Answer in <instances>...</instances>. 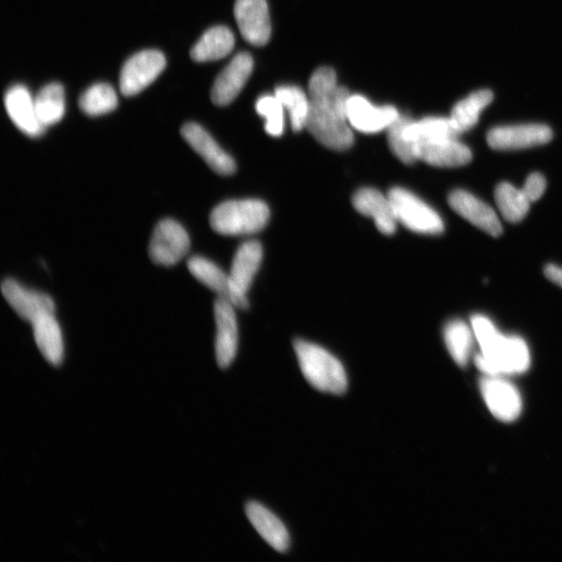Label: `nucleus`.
I'll return each instance as SVG.
<instances>
[{"label":"nucleus","mask_w":562,"mask_h":562,"mask_svg":"<svg viewBox=\"0 0 562 562\" xmlns=\"http://www.w3.org/2000/svg\"><path fill=\"white\" fill-rule=\"evenodd\" d=\"M309 92L310 113L306 129L320 144L331 150L349 149L354 143L347 118L351 94L345 87L338 86L335 70L322 67L315 71Z\"/></svg>","instance_id":"nucleus-1"},{"label":"nucleus","mask_w":562,"mask_h":562,"mask_svg":"<svg viewBox=\"0 0 562 562\" xmlns=\"http://www.w3.org/2000/svg\"><path fill=\"white\" fill-rule=\"evenodd\" d=\"M471 323L481 349L475 357V363L484 375H519L529 369L530 352L523 339L503 336L493 322L484 316H474Z\"/></svg>","instance_id":"nucleus-2"},{"label":"nucleus","mask_w":562,"mask_h":562,"mask_svg":"<svg viewBox=\"0 0 562 562\" xmlns=\"http://www.w3.org/2000/svg\"><path fill=\"white\" fill-rule=\"evenodd\" d=\"M294 349L300 370L312 387L335 395H343L347 391V373L335 355L303 340H296Z\"/></svg>","instance_id":"nucleus-3"},{"label":"nucleus","mask_w":562,"mask_h":562,"mask_svg":"<svg viewBox=\"0 0 562 562\" xmlns=\"http://www.w3.org/2000/svg\"><path fill=\"white\" fill-rule=\"evenodd\" d=\"M270 219L267 204L259 199L229 200L211 214L214 231L223 236H248L265 228Z\"/></svg>","instance_id":"nucleus-4"},{"label":"nucleus","mask_w":562,"mask_h":562,"mask_svg":"<svg viewBox=\"0 0 562 562\" xmlns=\"http://www.w3.org/2000/svg\"><path fill=\"white\" fill-rule=\"evenodd\" d=\"M388 195L397 221L406 228L422 235H440L444 232L440 215L411 191L393 188Z\"/></svg>","instance_id":"nucleus-5"},{"label":"nucleus","mask_w":562,"mask_h":562,"mask_svg":"<svg viewBox=\"0 0 562 562\" xmlns=\"http://www.w3.org/2000/svg\"><path fill=\"white\" fill-rule=\"evenodd\" d=\"M191 246L186 229L178 222L165 219L155 228L149 245V257L153 263L171 267L180 263Z\"/></svg>","instance_id":"nucleus-6"},{"label":"nucleus","mask_w":562,"mask_h":562,"mask_svg":"<svg viewBox=\"0 0 562 562\" xmlns=\"http://www.w3.org/2000/svg\"><path fill=\"white\" fill-rule=\"evenodd\" d=\"M166 64V58L159 50H144L134 55L121 70V93L127 97L139 94L159 78Z\"/></svg>","instance_id":"nucleus-7"},{"label":"nucleus","mask_w":562,"mask_h":562,"mask_svg":"<svg viewBox=\"0 0 562 562\" xmlns=\"http://www.w3.org/2000/svg\"><path fill=\"white\" fill-rule=\"evenodd\" d=\"M263 260V247L258 241L243 243L237 250L229 278L233 290V304L236 309H248L247 294L252 281L259 272Z\"/></svg>","instance_id":"nucleus-8"},{"label":"nucleus","mask_w":562,"mask_h":562,"mask_svg":"<svg viewBox=\"0 0 562 562\" xmlns=\"http://www.w3.org/2000/svg\"><path fill=\"white\" fill-rule=\"evenodd\" d=\"M480 391L490 412L502 422L516 421L523 408L521 395L517 388L503 376H488L480 381Z\"/></svg>","instance_id":"nucleus-9"},{"label":"nucleus","mask_w":562,"mask_h":562,"mask_svg":"<svg viewBox=\"0 0 562 562\" xmlns=\"http://www.w3.org/2000/svg\"><path fill=\"white\" fill-rule=\"evenodd\" d=\"M552 130L544 124L499 126L488 134L489 145L496 150H519L549 143Z\"/></svg>","instance_id":"nucleus-10"},{"label":"nucleus","mask_w":562,"mask_h":562,"mask_svg":"<svg viewBox=\"0 0 562 562\" xmlns=\"http://www.w3.org/2000/svg\"><path fill=\"white\" fill-rule=\"evenodd\" d=\"M236 306L227 299L218 297L214 304L217 325L216 357L222 369L232 365L238 351L239 327Z\"/></svg>","instance_id":"nucleus-11"},{"label":"nucleus","mask_w":562,"mask_h":562,"mask_svg":"<svg viewBox=\"0 0 562 562\" xmlns=\"http://www.w3.org/2000/svg\"><path fill=\"white\" fill-rule=\"evenodd\" d=\"M2 292L11 308L25 321L34 323L42 316L55 314L56 305L53 298L27 289L12 278L3 281Z\"/></svg>","instance_id":"nucleus-12"},{"label":"nucleus","mask_w":562,"mask_h":562,"mask_svg":"<svg viewBox=\"0 0 562 562\" xmlns=\"http://www.w3.org/2000/svg\"><path fill=\"white\" fill-rule=\"evenodd\" d=\"M235 17L247 42L264 46L270 41L272 27L267 0H237Z\"/></svg>","instance_id":"nucleus-13"},{"label":"nucleus","mask_w":562,"mask_h":562,"mask_svg":"<svg viewBox=\"0 0 562 562\" xmlns=\"http://www.w3.org/2000/svg\"><path fill=\"white\" fill-rule=\"evenodd\" d=\"M399 115L394 107H375L362 95H351L348 100V121L352 129L364 134L388 130Z\"/></svg>","instance_id":"nucleus-14"},{"label":"nucleus","mask_w":562,"mask_h":562,"mask_svg":"<svg viewBox=\"0 0 562 562\" xmlns=\"http://www.w3.org/2000/svg\"><path fill=\"white\" fill-rule=\"evenodd\" d=\"M182 136L198 155L220 175H232L237 166L214 138L197 123L190 122L183 126Z\"/></svg>","instance_id":"nucleus-15"},{"label":"nucleus","mask_w":562,"mask_h":562,"mask_svg":"<svg viewBox=\"0 0 562 562\" xmlns=\"http://www.w3.org/2000/svg\"><path fill=\"white\" fill-rule=\"evenodd\" d=\"M254 62L247 53L238 54L219 74L211 97L216 106L231 105L245 87L253 71Z\"/></svg>","instance_id":"nucleus-16"},{"label":"nucleus","mask_w":562,"mask_h":562,"mask_svg":"<svg viewBox=\"0 0 562 562\" xmlns=\"http://www.w3.org/2000/svg\"><path fill=\"white\" fill-rule=\"evenodd\" d=\"M450 207L463 218L492 237L503 233L502 224L495 211L474 195L463 190L453 191L448 198Z\"/></svg>","instance_id":"nucleus-17"},{"label":"nucleus","mask_w":562,"mask_h":562,"mask_svg":"<svg viewBox=\"0 0 562 562\" xmlns=\"http://www.w3.org/2000/svg\"><path fill=\"white\" fill-rule=\"evenodd\" d=\"M415 152L418 161L434 167L456 168L472 161L470 148L453 138L419 142Z\"/></svg>","instance_id":"nucleus-18"},{"label":"nucleus","mask_w":562,"mask_h":562,"mask_svg":"<svg viewBox=\"0 0 562 562\" xmlns=\"http://www.w3.org/2000/svg\"><path fill=\"white\" fill-rule=\"evenodd\" d=\"M352 203L357 212L374 220L381 234L391 236L396 232L398 221L389 195L364 188L353 195Z\"/></svg>","instance_id":"nucleus-19"},{"label":"nucleus","mask_w":562,"mask_h":562,"mask_svg":"<svg viewBox=\"0 0 562 562\" xmlns=\"http://www.w3.org/2000/svg\"><path fill=\"white\" fill-rule=\"evenodd\" d=\"M5 106L9 117L23 134L32 138L44 134L46 129L38 119L35 99L27 87L16 85L9 89Z\"/></svg>","instance_id":"nucleus-20"},{"label":"nucleus","mask_w":562,"mask_h":562,"mask_svg":"<svg viewBox=\"0 0 562 562\" xmlns=\"http://www.w3.org/2000/svg\"><path fill=\"white\" fill-rule=\"evenodd\" d=\"M246 516L255 530L276 551L285 553L291 545L290 534L284 525L268 508L257 502H250L245 508Z\"/></svg>","instance_id":"nucleus-21"},{"label":"nucleus","mask_w":562,"mask_h":562,"mask_svg":"<svg viewBox=\"0 0 562 562\" xmlns=\"http://www.w3.org/2000/svg\"><path fill=\"white\" fill-rule=\"evenodd\" d=\"M32 324L36 344L45 360L53 366H60L64 357V342L55 314L42 316Z\"/></svg>","instance_id":"nucleus-22"},{"label":"nucleus","mask_w":562,"mask_h":562,"mask_svg":"<svg viewBox=\"0 0 562 562\" xmlns=\"http://www.w3.org/2000/svg\"><path fill=\"white\" fill-rule=\"evenodd\" d=\"M235 42V36L228 28H212L194 45L191 59L197 63L221 60L232 53Z\"/></svg>","instance_id":"nucleus-23"},{"label":"nucleus","mask_w":562,"mask_h":562,"mask_svg":"<svg viewBox=\"0 0 562 562\" xmlns=\"http://www.w3.org/2000/svg\"><path fill=\"white\" fill-rule=\"evenodd\" d=\"M494 99L490 90H479L458 102L452 110L450 119L459 134L473 129L478 123L481 112L487 108Z\"/></svg>","instance_id":"nucleus-24"},{"label":"nucleus","mask_w":562,"mask_h":562,"mask_svg":"<svg viewBox=\"0 0 562 562\" xmlns=\"http://www.w3.org/2000/svg\"><path fill=\"white\" fill-rule=\"evenodd\" d=\"M188 269L202 285L233 303L231 278L215 263L202 257H193L188 261Z\"/></svg>","instance_id":"nucleus-25"},{"label":"nucleus","mask_w":562,"mask_h":562,"mask_svg":"<svg viewBox=\"0 0 562 562\" xmlns=\"http://www.w3.org/2000/svg\"><path fill=\"white\" fill-rule=\"evenodd\" d=\"M459 134L450 118L428 117L411 120L404 129V136L415 145L419 142L441 139H457Z\"/></svg>","instance_id":"nucleus-26"},{"label":"nucleus","mask_w":562,"mask_h":562,"mask_svg":"<svg viewBox=\"0 0 562 562\" xmlns=\"http://www.w3.org/2000/svg\"><path fill=\"white\" fill-rule=\"evenodd\" d=\"M39 121L45 127L57 124L65 115V91L61 84L45 86L35 98Z\"/></svg>","instance_id":"nucleus-27"},{"label":"nucleus","mask_w":562,"mask_h":562,"mask_svg":"<svg viewBox=\"0 0 562 562\" xmlns=\"http://www.w3.org/2000/svg\"><path fill=\"white\" fill-rule=\"evenodd\" d=\"M497 206L503 218L509 223H519L530 210V201L523 190L508 183L500 184L495 191Z\"/></svg>","instance_id":"nucleus-28"},{"label":"nucleus","mask_w":562,"mask_h":562,"mask_svg":"<svg viewBox=\"0 0 562 562\" xmlns=\"http://www.w3.org/2000/svg\"><path fill=\"white\" fill-rule=\"evenodd\" d=\"M474 334V332H473ZM471 328L461 320L449 322L444 330L447 349L454 362L462 367L467 366L473 346Z\"/></svg>","instance_id":"nucleus-29"},{"label":"nucleus","mask_w":562,"mask_h":562,"mask_svg":"<svg viewBox=\"0 0 562 562\" xmlns=\"http://www.w3.org/2000/svg\"><path fill=\"white\" fill-rule=\"evenodd\" d=\"M274 95L288 110L293 130L301 132L306 129L310 113V97L295 86H280L275 90Z\"/></svg>","instance_id":"nucleus-30"},{"label":"nucleus","mask_w":562,"mask_h":562,"mask_svg":"<svg viewBox=\"0 0 562 562\" xmlns=\"http://www.w3.org/2000/svg\"><path fill=\"white\" fill-rule=\"evenodd\" d=\"M118 107V97L109 84H96L90 87L80 99L81 110L92 117L113 112Z\"/></svg>","instance_id":"nucleus-31"},{"label":"nucleus","mask_w":562,"mask_h":562,"mask_svg":"<svg viewBox=\"0 0 562 562\" xmlns=\"http://www.w3.org/2000/svg\"><path fill=\"white\" fill-rule=\"evenodd\" d=\"M411 117L399 115L398 118L389 126L388 141L394 155L404 164L411 165L417 160L415 144L408 141L404 136V129Z\"/></svg>","instance_id":"nucleus-32"},{"label":"nucleus","mask_w":562,"mask_h":562,"mask_svg":"<svg viewBox=\"0 0 562 562\" xmlns=\"http://www.w3.org/2000/svg\"><path fill=\"white\" fill-rule=\"evenodd\" d=\"M257 112L265 118L266 132L272 137H280L285 131V107L275 95H264L255 105Z\"/></svg>","instance_id":"nucleus-33"},{"label":"nucleus","mask_w":562,"mask_h":562,"mask_svg":"<svg viewBox=\"0 0 562 562\" xmlns=\"http://www.w3.org/2000/svg\"><path fill=\"white\" fill-rule=\"evenodd\" d=\"M546 187L545 177L540 173H532L522 190L530 202H535L544 195Z\"/></svg>","instance_id":"nucleus-34"},{"label":"nucleus","mask_w":562,"mask_h":562,"mask_svg":"<svg viewBox=\"0 0 562 562\" xmlns=\"http://www.w3.org/2000/svg\"><path fill=\"white\" fill-rule=\"evenodd\" d=\"M544 273L552 283L562 288V268L555 265H548Z\"/></svg>","instance_id":"nucleus-35"}]
</instances>
